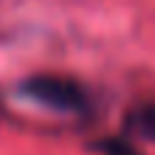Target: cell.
<instances>
[{
    "label": "cell",
    "instance_id": "cell-1",
    "mask_svg": "<svg viewBox=\"0 0 155 155\" xmlns=\"http://www.w3.org/2000/svg\"><path fill=\"white\" fill-rule=\"evenodd\" d=\"M22 93L54 112H82L87 106L84 90L74 79H65V76H52V74L30 76L22 84Z\"/></svg>",
    "mask_w": 155,
    "mask_h": 155
},
{
    "label": "cell",
    "instance_id": "cell-2",
    "mask_svg": "<svg viewBox=\"0 0 155 155\" xmlns=\"http://www.w3.org/2000/svg\"><path fill=\"white\" fill-rule=\"evenodd\" d=\"M134 128H136V134H139L142 139L155 142V101L147 104V106H142V109L134 114Z\"/></svg>",
    "mask_w": 155,
    "mask_h": 155
},
{
    "label": "cell",
    "instance_id": "cell-3",
    "mask_svg": "<svg viewBox=\"0 0 155 155\" xmlns=\"http://www.w3.org/2000/svg\"><path fill=\"white\" fill-rule=\"evenodd\" d=\"M106 155H139L131 144H125V142H114V144H109V150Z\"/></svg>",
    "mask_w": 155,
    "mask_h": 155
}]
</instances>
